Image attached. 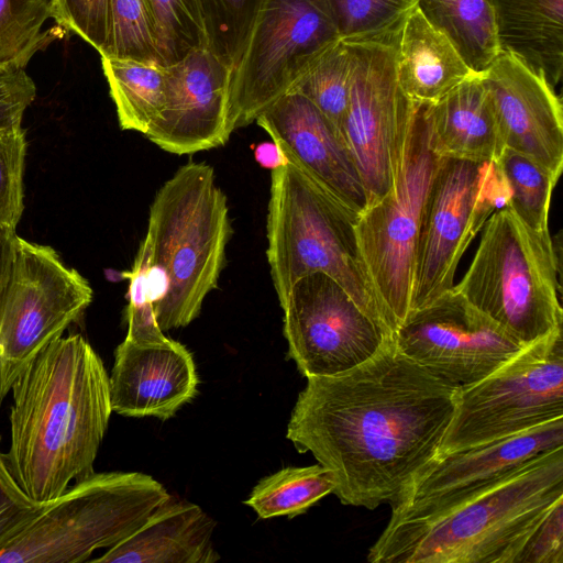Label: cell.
I'll return each instance as SVG.
<instances>
[{
  "instance_id": "1",
  "label": "cell",
  "mask_w": 563,
  "mask_h": 563,
  "mask_svg": "<svg viewBox=\"0 0 563 563\" xmlns=\"http://www.w3.org/2000/svg\"><path fill=\"white\" fill-rule=\"evenodd\" d=\"M459 389L393 343L351 371L308 377L286 435L332 472L342 504L391 507L440 454Z\"/></svg>"
},
{
  "instance_id": "2",
  "label": "cell",
  "mask_w": 563,
  "mask_h": 563,
  "mask_svg": "<svg viewBox=\"0 0 563 563\" xmlns=\"http://www.w3.org/2000/svg\"><path fill=\"white\" fill-rule=\"evenodd\" d=\"M8 466L22 489L45 504L93 474L112 412L109 376L80 334L43 349L11 387Z\"/></svg>"
},
{
  "instance_id": "3",
  "label": "cell",
  "mask_w": 563,
  "mask_h": 563,
  "mask_svg": "<svg viewBox=\"0 0 563 563\" xmlns=\"http://www.w3.org/2000/svg\"><path fill=\"white\" fill-rule=\"evenodd\" d=\"M563 499V448L432 512L391 518L368 551L373 563H515L523 542Z\"/></svg>"
},
{
  "instance_id": "4",
  "label": "cell",
  "mask_w": 563,
  "mask_h": 563,
  "mask_svg": "<svg viewBox=\"0 0 563 563\" xmlns=\"http://www.w3.org/2000/svg\"><path fill=\"white\" fill-rule=\"evenodd\" d=\"M231 233L227 197L212 166L185 164L157 190L143 240L150 300L163 332L199 316L217 288Z\"/></svg>"
},
{
  "instance_id": "5",
  "label": "cell",
  "mask_w": 563,
  "mask_h": 563,
  "mask_svg": "<svg viewBox=\"0 0 563 563\" xmlns=\"http://www.w3.org/2000/svg\"><path fill=\"white\" fill-rule=\"evenodd\" d=\"M358 217L295 165L272 169L266 225L272 280L280 302L296 280L324 273L389 331L358 245Z\"/></svg>"
},
{
  "instance_id": "6",
  "label": "cell",
  "mask_w": 563,
  "mask_h": 563,
  "mask_svg": "<svg viewBox=\"0 0 563 563\" xmlns=\"http://www.w3.org/2000/svg\"><path fill=\"white\" fill-rule=\"evenodd\" d=\"M483 227L473 261L453 288L522 345L562 331L559 263L549 231L530 229L508 205Z\"/></svg>"
},
{
  "instance_id": "7",
  "label": "cell",
  "mask_w": 563,
  "mask_h": 563,
  "mask_svg": "<svg viewBox=\"0 0 563 563\" xmlns=\"http://www.w3.org/2000/svg\"><path fill=\"white\" fill-rule=\"evenodd\" d=\"M169 496L143 473H93L46 503L0 563L86 562L129 538Z\"/></svg>"
},
{
  "instance_id": "8",
  "label": "cell",
  "mask_w": 563,
  "mask_h": 563,
  "mask_svg": "<svg viewBox=\"0 0 563 563\" xmlns=\"http://www.w3.org/2000/svg\"><path fill=\"white\" fill-rule=\"evenodd\" d=\"M438 158L429 147L422 104L416 102L393 186L360 214L355 225L363 258L393 334L412 310L421 211Z\"/></svg>"
},
{
  "instance_id": "9",
  "label": "cell",
  "mask_w": 563,
  "mask_h": 563,
  "mask_svg": "<svg viewBox=\"0 0 563 563\" xmlns=\"http://www.w3.org/2000/svg\"><path fill=\"white\" fill-rule=\"evenodd\" d=\"M340 40L328 0H266L231 70L230 131L255 122Z\"/></svg>"
},
{
  "instance_id": "10",
  "label": "cell",
  "mask_w": 563,
  "mask_h": 563,
  "mask_svg": "<svg viewBox=\"0 0 563 563\" xmlns=\"http://www.w3.org/2000/svg\"><path fill=\"white\" fill-rule=\"evenodd\" d=\"M563 331L460 388L440 453L521 433L563 418Z\"/></svg>"
},
{
  "instance_id": "11",
  "label": "cell",
  "mask_w": 563,
  "mask_h": 563,
  "mask_svg": "<svg viewBox=\"0 0 563 563\" xmlns=\"http://www.w3.org/2000/svg\"><path fill=\"white\" fill-rule=\"evenodd\" d=\"M92 300L88 282L49 246L20 236L0 294V405L24 367Z\"/></svg>"
},
{
  "instance_id": "12",
  "label": "cell",
  "mask_w": 563,
  "mask_h": 563,
  "mask_svg": "<svg viewBox=\"0 0 563 563\" xmlns=\"http://www.w3.org/2000/svg\"><path fill=\"white\" fill-rule=\"evenodd\" d=\"M401 23L376 35L343 40L351 57V82L342 136L368 206L393 186L416 107L397 79L396 44Z\"/></svg>"
},
{
  "instance_id": "13",
  "label": "cell",
  "mask_w": 563,
  "mask_h": 563,
  "mask_svg": "<svg viewBox=\"0 0 563 563\" xmlns=\"http://www.w3.org/2000/svg\"><path fill=\"white\" fill-rule=\"evenodd\" d=\"M507 203L494 164L439 157L424 197L416 250L412 310L454 286L457 264L485 221Z\"/></svg>"
},
{
  "instance_id": "14",
  "label": "cell",
  "mask_w": 563,
  "mask_h": 563,
  "mask_svg": "<svg viewBox=\"0 0 563 563\" xmlns=\"http://www.w3.org/2000/svg\"><path fill=\"white\" fill-rule=\"evenodd\" d=\"M279 303L288 354L306 378L345 373L394 343V334L324 273L296 280Z\"/></svg>"
},
{
  "instance_id": "15",
  "label": "cell",
  "mask_w": 563,
  "mask_h": 563,
  "mask_svg": "<svg viewBox=\"0 0 563 563\" xmlns=\"http://www.w3.org/2000/svg\"><path fill=\"white\" fill-rule=\"evenodd\" d=\"M394 343L400 353L457 388L485 378L526 346L453 287L411 310L395 331Z\"/></svg>"
},
{
  "instance_id": "16",
  "label": "cell",
  "mask_w": 563,
  "mask_h": 563,
  "mask_svg": "<svg viewBox=\"0 0 563 563\" xmlns=\"http://www.w3.org/2000/svg\"><path fill=\"white\" fill-rule=\"evenodd\" d=\"M559 448H563V418L507 438L440 453L391 506V518L432 512Z\"/></svg>"
},
{
  "instance_id": "17",
  "label": "cell",
  "mask_w": 563,
  "mask_h": 563,
  "mask_svg": "<svg viewBox=\"0 0 563 563\" xmlns=\"http://www.w3.org/2000/svg\"><path fill=\"white\" fill-rule=\"evenodd\" d=\"M164 108L145 136L165 152L186 155L224 145L231 69L207 47L167 66Z\"/></svg>"
},
{
  "instance_id": "18",
  "label": "cell",
  "mask_w": 563,
  "mask_h": 563,
  "mask_svg": "<svg viewBox=\"0 0 563 563\" xmlns=\"http://www.w3.org/2000/svg\"><path fill=\"white\" fill-rule=\"evenodd\" d=\"M286 161L352 211L368 206L367 194L343 136L302 93L290 90L255 120Z\"/></svg>"
},
{
  "instance_id": "19",
  "label": "cell",
  "mask_w": 563,
  "mask_h": 563,
  "mask_svg": "<svg viewBox=\"0 0 563 563\" xmlns=\"http://www.w3.org/2000/svg\"><path fill=\"white\" fill-rule=\"evenodd\" d=\"M482 76L505 146L529 156L558 181L563 170V112L554 89L506 53H499Z\"/></svg>"
},
{
  "instance_id": "20",
  "label": "cell",
  "mask_w": 563,
  "mask_h": 563,
  "mask_svg": "<svg viewBox=\"0 0 563 563\" xmlns=\"http://www.w3.org/2000/svg\"><path fill=\"white\" fill-rule=\"evenodd\" d=\"M198 383L192 355L181 343L167 336L158 342L125 338L109 376L112 411L167 420L195 398Z\"/></svg>"
},
{
  "instance_id": "21",
  "label": "cell",
  "mask_w": 563,
  "mask_h": 563,
  "mask_svg": "<svg viewBox=\"0 0 563 563\" xmlns=\"http://www.w3.org/2000/svg\"><path fill=\"white\" fill-rule=\"evenodd\" d=\"M428 143L438 157L494 164L505 143L482 74H474L437 101L421 103Z\"/></svg>"
},
{
  "instance_id": "22",
  "label": "cell",
  "mask_w": 563,
  "mask_h": 563,
  "mask_svg": "<svg viewBox=\"0 0 563 563\" xmlns=\"http://www.w3.org/2000/svg\"><path fill=\"white\" fill-rule=\"evenodd\" d=\"M214 520L198 505L169 496L129 538L91 562L213 563Z\"/></svg>"
},
{
  "instance_id": "23",
  "label": "cell",
  "mask_w": 563,
  "mask_h": 563,
  "mask_svg": "<svg viewBox=\"0 0 563 563\" xmlns=\"http://www.w3.org/2000/svg\"><path fill=\"white\" fill-rule=\"evenodd\" d=\"M499 53L555 89L563 75V0H493Z\"/></svg>"
},
{
  "instance_id": "24",
  "label": "cell",
  "mask_w": 563,
  "mask_h": 563,
  "mask_svg": "<svg viewBox=\"0 0 563 563\" xmlns=\"http://www.w3.org/2000/svg\"><path fill=\"white\" fill-rule=\"evenodd\" d=\"M396 71L401 90L417 103L437 101L475 74L450 40L416 5L398 32Z\"/></svg>"
},
{
  "instance_id": "25",
  "label": "cell",
  "mask_w": 563,
  "mask_h": 563,
  "mask_svg": "<svg viewBox=\"0 0 563 563\" xmlns=\"http://www.w3.org/2000/svg\"><path fill=\"white\" fill-rule=\"evenodd\" d=\"M416 8L475 74H484L498 56L493 0H417Z\"/></svg>"
},
{
  "instance_id": "26",
  "label": "cell",
  "mask_w": 563,
  "mask_h": 563,
  "mask_svg": "<svg viewBox=\"0 0 563 563\" xmlns=\"http://www.w3.org/2000/svg\"><path fill=\"white\" fill-rule=\"evenodd\" d=\"M101 66L121 129L145 135L165 104L167 68L112 57H101Z\"/></svg>"
},
{
  "instance_id": "27",
  "label": "cell",
  "mask_w": 563,
  "mask_h": 563,
  "mask_svg": "<svg viewBox=\"0 0 563 563\" xmlns=\"http://www.w3.org/2000/svg\"><path fill=\"white\" fill-rule=\"evenodd\" d=\"M334 488L332 472L321 464L290 466L262 478L244 504L261 519L294 518L333 493Z\"/></svg>"
},
{
  "instance_id": "28",
  "label": "cell",
  "mask_w": 563,
  "mask_h": 563,
  "mask_svg": "<svg viewBox=\"0 0 563 563\" xmlns=\"http://www.w3.org/2000/svg\"><path fill=\"white\" fill-rule=\"evenodd\" d=\"M494 165L507 189L506 205L530 229L549 231L550 201L558 181L539 163L509 147Z\"/></svg>"
},
{
  "instance_id": "29",
  "label": "cell",
  "mask_w": 563,
  "mask_h": 563,
  "mask_svg": "<svg viewBox=\"0 0 563 563\" xmlns=\"http://www.w3.org/2000/svg\"><path fill=\"white\" fill-rule=\"evenodd\" d=\"M52 18L51 0H0V68H22L54 38L42 27Z\"/></svg>"
},
{
  "instance_id": "30",
  "label": "cell",
  "mask_w": 563,
  "mask_h": 563,
  "mask_svg": "<svg viewBox=\"0 0 563 563\" xmlns=\"http://www.w3.org/2000/svg\"><path fill=\"white\" fill-rule=\"evenodd\" d=\"M206 47L231 70L239 63L266 0H197Z\"/></svg>"
},
{
  "instance_id": "31",
  "label": "cell",
  "mask_w": 563,
  "mask_h": 563,
  "mask_svg": "<svg viewBox=\"0 0 563 563\" xmlns=\"http://www.w3.org/2000/svg\"><path fill=\"white\" fill-rule=\"evenodd\" d=\"M350 82V52L346 43L340 40L322 54L291 90L306 96L342 135Z\"/></svg>"
},
{
  "instance_id": "32",
  "label": "cell",
  "mask_w": 563,
  "mask_h": 563,
  "mask_svg": "<svg viewBox=\"0 0 563 563\" xmlns=\"http://www.w3.org/2000/svg\"><path fill=\"white\" fill-rule=\"evenodd\" d=\"M159 64L172 66L206 47V33L197 0H147Z\"/></svg>"
},
{
  "instance_id": "33",
  "label": "cell",
  "mask_w": 563,
  "mask_h": 563,
  "mask_svg": "<svg viewBox=\"0 0 563 563\" xmlns=\"http://www.w3.org/2000/svg\"><path fill=\"white\" fill-rule=\"evenodd\" d=\"M101 57L159 64L147 0H110L109 45Z\"/></svg>"
},
{
  "instance_id": "34",
  "label": "cell",
  "mask_w": 563,
  "mask_h": 563,
  "mask_svg": "<svg viewBox=\"0 0 563 563\" xmlns=\"http://www.w3.org/2000/svg\"><path fill=\"white\" fill-rule=\"evenodd\" d=\"M341 40L383 33L402 22L417 0H328Z\"/></svg>"
},
{
  "instance_id": "35",
  "label": "cell",
  "mask_w": 563,
  "mask_h": 563,
  "mask_svg": "<svg viewBox=\"0 0 563 563\" xmlns=\"http://www.w3.org/2000/svg\"><path fill=\"white\" fill-rule=\"evenodd\" d=\"M23 129L0 132V225L16 229L23 211Z\"/></svg>"
},
{
  "instance_id": "36",
  "label": "cell",
  "mask_w": 563,
  "mask_h": 563,
  "mask_svg": "<svg viewBox=\"0 0 563 563\" xmlns=\"http://www.w3.org/2000/svg\"><path fill=\"white\" fill-rule=\"evenodd\" d=\"M52 18L106 56L110 33V0H51Z\"/></svg>"
},
{
  "instance_id": "37",
  "label": "cell",
  "mask_w": 563,
  "mask_h": 563,
  "mask_svg": "<svg viewBox=\"0 0 563 563\" xmlns=\"http://www.w3.org/2000/svg\"><path fill=\"white\" fill-rule=\"evenodd\" d=\"M147 266L148 249L143 240L131 272L124 274L130 279L125 338L135 342H158L166 339L156 323L150 300L146 279Z\"/></svg>"
},
{
  "instance_id": "38",
  "label": "cell",
  "mask_w": 563,
  "mask_h": 563,
  "mask_svg": "<svg viewBox=\"0 0 563 563\" xmlns=\"http://www.w3.org/2000/svg\"><path fill=\"white\" fill-rule=\"evenodd\" d=\"M45 504L22 489L0 452V553L34 521Z\"/></svg>"
},
{
  "instance_id": "39",
  "label": "cell",
  "mask_w": 563,
  "mask_h": 563,
  "mask_svg": "<svg viewBox=\"0 0 563 563\" xmlns=\"http://www.w3.org/2000/svg\"><path fill=\"white\" fill-rule=\"evenodd\" d=\"M563 562V499L534 527L519 550L515 563Z\"/></svg>"
},
{
  "instance_id": "40",
  "label": "cell",
  "mask_w": 563,
  "mask_h": 563,
  "mask_svg": "<svg viewBox=\"0 0 563 563\" xmlns=\"http://www.w3.org/2000/svg\"><path fill=\"white\" fill-rule=\"evenodd\" d=\"M35 96V84L24 69L0 68V132L22 129L23 113Z\"/></svg>"
},
{
  "instance_id": "41",
  "label": "cell",
  "mask_w": 563,
  "mask_h": 563,
  "mask_svg": "<svg viewBox=\"0 0 563 563\" xmlns=\"http://www.w3.org/2000/svg\"><path fill=\"white\" fill-rule=\"evenodd\" d=\"M15 230L0 225V294L4 287L12 260Z\"/></svg>"
},
{
  "instance_id": "42",
  "label": "cell",
  "mask_w": 563,
  "mask_h": 563,
  "mask_svg": "<svg viewBox=\"0 0 563 563\" xmlns=\"http://www.w3.org/2000/svg\"><path fill=\"white\" fill-rule=\"evenodd\" d=\"M256 161L266 168H277L287 163L279 147L272 141L258 144L255 148Z\"/></svg>"
}]
</instances>
